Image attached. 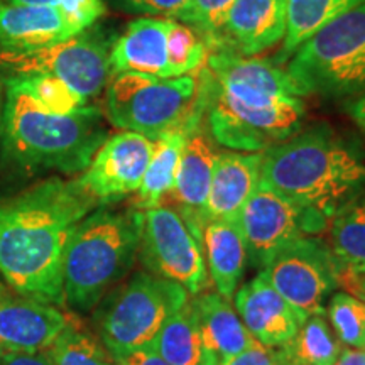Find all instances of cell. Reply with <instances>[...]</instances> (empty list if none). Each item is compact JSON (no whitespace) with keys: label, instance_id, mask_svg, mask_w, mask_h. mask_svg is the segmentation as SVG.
<instances>
[{"label":"cell","instance_id":"1","mask_svg":"<svg viewBox=\"0 0 365 365\" xmlns=\"http://www.w3.org/2000/svg\"><path fill=\"white\" fill-rule=\"evenodd\" d=\"M78 180L49 178L0 200V277L24 298L65 304L63 262L76 223L98 208Z\"/></svg>","mask_w":365,"mask_h":365},{"label":"cell","instance_id":"2","mask_svg":"<svg viewBox=\"0 0 365 365\" xmlns=\"http://www.w3.org/2000/svg\"><path fill=\"white\" fill-rule=\"evenodd\" d=\"M102 110L49 113L16 83L6 85L0 117L2 158L22 173H83L107 139Z\"/></svg>","mask_w":365,"mask_h":365},{"label":"cell","instance_id":"3","mask_svg":"<svg viewBox=\"0 0 365 365\" xmlns=\"http://www.w3.org/2000/svg\"><path fill=\"white\" fill-rule=\"evenodd\" d=\"M261 185L330 220L365 188V163L325 124L262 153Z\"/></svg>","mask_w":365,"mask_h":365},{"label":"cell","instance_id":"4","mask_svg":"<svg viewBox=\"0 0 365 365\" xmlns=\"http://www.w3.org/2000/svg\"><path fill=\"white\" fill-rule=\"evenodd\" d=\"M143 210L95 208L73 228L63 262V296L75 312H91L127 276L139 255Z\"/></svg>","mask_w":365,"mask_h":365},{"label":"cell","instance_id":"5","mask_svg":"<svg viewBox=\"0 0 365 365\" xmlns=\"http://www.w3.org/2000/svg\"><path fill=\"white\" fill-rule=\"evenodd\" d=\"M196 107L212 139L239 153H264L298 134L307 115L298 97H279L249 86L225 83L202 71Z\"/></svg>","mask_w":365,"mask_h":365},{"label":"cell","instance_id":"6","mask_svg":"<svg viewBox=\"0 0 365 365\" xmlns=\"http://www.w3.org/2000/svg\"><path fill=\"white\" fill-rule=\"evenodd\" d=\"M286 71L307 95L341 98L365 93V4L301 44Z\"/></svg>","mask_w":365,"mask_h":365},{"label":"cell","instance_id":"7","mask_svg":"<svg viewBox=\"0 0 365 365\" xmlns=\"http://www.w3.org/2000/svg\"><path fill=\"white\" fill-rule=\"evenodd\" d=\"M191 298L185 287L140 271L103 304L100 341L113 359L150 349L164 323Z\"/></svg>","mask_w":365,"mask_h":365},{"label":"cell","instance_id":"8","mask_svg":"<svg viewBox=\"0 0 365 365\" xmlns=\"http://www.w3.org/2000/svg\"><path fill=\"white\" fill-rule=\"evenodd\" d=\"M198 91V80L185 75L158 78L120 73L112 78L105 97V115L113 127L158 139L188 120Z\"/></svg>","mask_w":365,"mask_h":365},{"label":"cell","instance_id":"9","mask_svg":"<svg viewBox=\"0 0 365 365\" xmlns=\"http://www.w3.org/2000/svg\"><path fill=\"white\" fill-rule=\"evenodd\" d=\"M110 49V41L85 31L39 48H0V83L27 76H54L88 100L97 97L112 78Z\"/></svg>","mask_w":365,"mask_h":365},{"label":"cell","instance_id":"10","mask_svg":"<svg viewBox=\"0 0 365 365\" xmlns=\"http://www.w3.org/2000/svg\"><path fill=\"white\" fill-rule=\"evenodd\" d=\"M139 257L148 272L182 286L190 296L202 294L210 284L202 244L171 207L143 212Z\"/></svg>","mask_w":365,"mask_h":365},{"label":"cell","instance_id":"11","mask_svg":"<svg viewBox=\"0 0 365 365\" xmlns=\"http://www.w3.org/2000/svg\"><path fill=\"white\" fill-rule=\"evenodd\" d=\"M262 271L301 323L313 314H323L325 299L340 284L330 245L314 235L294 240Z\"/></svg>","mask_w":365,"mask_h":365},{"label":"cell","instance_id":"12","mask_svg":"<svg viewBox=\"0 0 365 365\" xmlns=\"http://www.w3.org/2000/svg\"><path fill=\"white\" fill-rule=\"evenodd\" d=\"M250 264L264 269L282 249L301 237L319 234L328 220L313 210L259 186L235 218Z\"/></svg>","mask_w":365,"mask_h":365},{"label":"cell","instance_id":"13","mask_svg":"<svg viewBox=\"0 0 365 365\" xmlns=\"http://www.w3.org/2000/svg\"><path fill=\"white\" fill-rule=\"evenodd\" d=\"M153 149L154 140L149 137L129 130L118 132L105 139L76 180L100 205L137 193Z\"/></svg>","mask_w":365,"mask_h":365},{"label":"cell","instance_id":"14","mask_svg":"<svg viewBox=\"0 0 365 365\" xmlns=\"http://www.w3.org/2000/svg\"><path fill=\"white\" fill-rule=\"evenodd\" d=\"M185 125L186 139L171 195L180 205V215L185 218L191 232L200 240L203 208L207 203L218 150L215 149L217 143L205 125L203 113L196 107V103Z\"/></svg>","mask_w":365,"mask_h":365},{"label":"cell","instance_id":"15","mask_svg":"<svg viewBox=\"0 0 365 365\" xmlns=\"http://www.w3.org/2000/svg\"><path fill=\"white\" fill-rule=\"evenodd\" d=\"M286 16L287 0H235L208 49L255 56L284 39Z\"/></svg>","mask_w":365,"mask_h":365},{"label":"cell","instance_id":"16","mask_svg":"<svg viewBox=\"0 0 365 365\" xmlns=\"http://www.w3.org/2000/svg\"><path fill=\"white\" fill-rule=\"evenodd\" d=\"M234 299L245 328L255 341L267 349L286 345L301 325L298 314L274 289L264 271L237 289Z\"/></svg>","mask_w":365,"mask_h":365},{"label":"cell","instance_id":"17","mask_svg":"<svg viewBox=\"0 0 365 365\" xmlns=\"http://www.w3.org/2000/svg\"><path fill=\"white\" fill-rule=\"evenodd\" d=\"M70 318L58 307L31 298H0V349L4 352H44Z\"/></svg>","mask_w":365,"mask_h":365},{"label":"cell","instance_id":"18","mask_svg":"<svg viewBox=\"0 0 365 365\" xmlns=\"http://www.w3.org/2000/svg\"><path fill=\"white\" fill-rule=\"evenodd\" d=\"M261 163L262 153H218L202 225L207 220H235L242 207L261 186Z\"/></svg>","mask_w":365,"mask_h":365},{"label":"cell","instance_id":"19","mask_svg":"<svg viewBox=\"0 0 365 365\" xmlns=\"http://www.w3.org/2000/svg\"><path fill=\"white\" fill-rule=\"evenodd\" d=\"M83 31L58 7L0 2V48H39L66 41Z\"/></svg>","mask_w":365,"mask_h":365},{"label":"cell","instance_id":"20","mask_svg":"<svg viewBox=\"0 0 365 365\" xmlns=\"http://www.w3.org/2000/svg\"><path fill=\"white\" fill-rule=\"evenodd\" d=\"M171 19L139 17L127 26L125 33L112 44V76L120 73L171 78L168 61V34Z\"/></svg>","mask_w":365,"mask_h":365},{"label":"cell","instance_id":"21","mask_svg":"<svg viewBox=\"0 0 365 365\" xmlns=\"http://www.w3.org/2000/svg\"><path fill=\"white\" fill-rule=\"evenodd\" d=\"M200 244L215 291L232 299L249 261L239 225L235 220H207L200 228Z\"/></svg>","mask_w":365,"mask_h":365},{"label":"cell","instance_id":"22","mask_svg":"<svg viewBox=\"0 0 365 365\" xmlns=\"http://www.w3.org/2000/svg\"><path fill=\"white\" fill-rule=\"evenodd\" d=\"M330 250L340 282L357 284L365 276V188L330 218Z\"/></svg>","mask_w":365,"mask_h":365},{"label":"cell","instance_id":"23","mask_svg":"<svg viewBox=\"0 0 365 365\" xmlns=\"http://www.w3.org/2000/svg\"><path fill=\"white\" fill-rule=\"evenodd\" d=\"M150 349L173 365H218L220 362L203 339L193 296L168 318Z\"/></svg>","mask_w":365,"mask_h":365},{"label":"cell","instance_id":"24","mask_svg":"<svg viewBox=\"0 0 365 365\" xmlns=\"http://www.w3.org/2000/svg\"><path fill=\"white\" fill-rule=\"evenodd\" d=\"M195 304L198 309L203 339L208 349L220 360L234 357L255 344L254 336L225 296L217 291L202 293L195 298Z\"/></svg>","mask_w":365,"mask_h":365},{"label":"cell","instance_id":"25","mask_svg":"<svg viewBox=\"0 0 365 365\" xmlns=\"http://www.w3.org/2000/svg\"><path fill=\"white\" fill-rule=\"evenodd\" d=\"M365 0H287L286 34L274 65H284L301 44Z\"/></svg>","mask_w":365,"mask_h":365},{"label":"cell","instance_id":"26","mask_svg":"<svg viewBox=\"0 0 365 365\" xmlns=\"http://www.w3.org/2000/svg\"><path fill=\"white\" fill-rule=\"evenodd\" d=\"M186 124V122H185ZM154 139V149L148 170L137 190V210L159 207L163 198L171 193L186 139V125Z\"/></svg>","mask_w":365,"mask_h":365},{"label":"cell","instance_id":"27","mask_svg":"<svg viewBox=\"0 0 365 365\" xmlns=\"http://www.w3.org/2000/svg\"><path fill=\"white\" fill-rule=\"evenodd\" d=\"M277 365H333L340 355V341L323 314L301 323L286 345L274 349Z\"/></svg>","mask_w":365,"mask_h":365},{"label":"cell","instance_id":"28","mask_svg":"<svg viewBox=\"0 0 365 365\" xmlns=\"http://www.w3.org/2000/svg\"><path fill=\"white\" fill-rule=\"evenodd\" d=\"M46 352L53 365H117L102 341L73 322Z\"/></svg>","mask_w":365,"mask_h":365},{"label":"cell","instance_id":"29","mask_svg":"<svg viewBox=\"0 0 365 365\" xmlns=\"http://www.w3.org/2000/svg\"><path fill=\"white\" fill-rule=\"evenodd\" d=\"M9 83H16L34 100L38 107L49 113L66 115V113L85 108L86 102H88L85 97H81L78 91H75L70 85L54 78V76H27V78L12 80Z\"/></svg>","mask_w":365,"mask_h":365},{"label":"cell","instance_id":"30","mask_svg":"<svg viewBox=\"0 0 365 365\" xmlns=\"http://www.w3.org/2000/svg\"><path fill=\"white\" fill-rule=\"evenodd\" d=\"M330 327L339 341L352 349H365V298L335 293L328 303Z\"/></svg>","mask_w":365,"mask_h":365},{"label":"cell","instance_id":"31","mask_svg":"<svg viewBox=\"0 0 365 365\" xmlns=\"http://www.w3.org/2000/svg\"><path fill=\"white\" fill-rule=\"evenodd\" d=\"M208 46L205 39L182 22L171 19L170 34H168V61H170V76L190 75L207 61Z\"/></svg>","mask_w":365,"mask_h":365},{"label":"cell","instance_id":"32","mask_svg":"<svg viewBox=\"0 0 365 365\" xmlns=\"http://www.w3.org/2000/svg\"><path fill=\"white\" fill-rule=\"evenodd\" d=\"M234 2L235 0H188L176 19L182 24H190L208 44L220 31Z\"/></svg>","mask_w":365,"mask_h":365},{"label":"cell","instance_id":"33","mask_svg":"<svg viewBox=\"0 0 365 365\" xmlns=\"http://www.w3.org/2000/svg\"><path fill=\"white\" fill-rule=\"evenodd\" d=\"M0 2L27 4V6L58 7L68 14L73 21L78 22L83 29H88L103 16L105 6L102 0H0Z\"/></svg>","mask_w":365,"mask_h":365},{"label":"cell","instance_id":"34","mask_svg":"<svg viewBox=\"0 0 365 365\" xmlns=\"http://www.w3.org/2000/svg\"><path fill=\"white\" fill-rule=\"evenodd\" d=\"M122 9H127L130 12H140L145 16H164L173 17L182 11L188 0H115Z\"/></svg>","mask_w":365,"mask_h":365},{"label":"cell","instance_id":"35","mask_svg":"<svg viewBox=\"0 0 365 365\" xmlns=\"http://www.w3.org/2000/svg\"><path fill=\"white\" fill-rule=\"evenodd\" d=\"M218 365H277L274 350L267 349L255 341L252 346H249L244 352L234 355V357L223 359Z\"/></svg>","mask_w":365,"mask_h":365},{"label":"cell","instance_id":"36","mask_svg":"<svg viewBox=\"0 0 365 365\" xmlns=\"http://www.w3.org/2000/svg\"><path fill=\"white\" fill-rule=\"evenodd\" d=\"M113 360H115L117 365H173L168 360H164L158 352H154L153 349L135 350V352L115 357Z\"/></svg>","mask_w":365,"mask_h":365},{"label":"cell","instance_id":"37","mask_svg":"<svg viewBox=\"0 0 365 365\" xmlns=\"http://www.w3.org/2000/svg\"><path fill=\"white\" fill-rule=\"evenodd\" d=\"M0 365H53L48 352H4Z\"/></svg>","mask_w":365,"mask_h":365},{"label":"cell","instance_id":"38","mask_svg":"<svg viewBox=\"0 0 365 365\" xmlns=\"http://www.w3.org/2000/svg\"><path fill=\"white\" fill-rule=\"evenodd\" d=\"M333 365H365V349L345 346L340 350V355Z\"/></svg>","mask_w":365,"mask_h":365},{"label":"cell","instance_id":"39","mask_svg":"<svg viewBox=\"0 0 365 365\" xmlns=\"http://www.w3.org/2000/svg\"><path fill=\"white\" fill-rule=\"evenodd\" d=\"M349 112L355 120V124L365 132V93L359 95L357 100H354V102L350 103Z\"/></svg>","mask_w":365,"mask_h":365},{"label":"cell","instance_id":"40","mask_svg":"<svg viewBox=\"0 0 365 365\" xmlns=\"http://www.w3.org/2000/svg\"><path fill=\"white\" fill-rule=\"evenodd\" d=\"M357 284H359L360 293H362V294L365 296V276H364V277H360V279L357 281Z\"/></svg>","mask_w":365,"mask_h":365},{"label":"cell","instance_id":"41","mask_svg":"<svg viewBox=\"0 0 365 365\" xmlns=\"http://www.w3.org/2000/svg\"><path fill=\"white\" fill-rule=\"evenodd\" d=\"M6 296H9L7 287L2 284V281H0V298H6Z\"/></svg>","mask_w":365,"mask_h":365},{"label":"cell","instance_id":"42","mask_svg":"<svg viewBox=\"0 0 365 365\" xmlns=\"http://www.w3.org/2000/svg\"><path fill=\"white\" fill-rule=\"evenodd\" d=\"M2 103L4 100H2V93H0V117H2Z\"/></svg>","mask_w":365,"mask_h":365},{"label":"cell","instance_id":"43","mask_svg":"<svg viewBox=\"0 0 365 365\" xmlns=\"http://www.w3.org/2000/svg\"><path fill=\"white\" fill-rule=\"evenodd\" d=\"M2 355H4V350H2V349H0V359H2Z\"/></svg>","mask_w":365,"mask_h":365}]
</instances>
